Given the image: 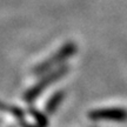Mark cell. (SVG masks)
Returning a JSON list of instances; mask_svg holds the SVG:
<instances>
[{"label": "cell", "instance_id": "1", "mask_svg": "<svg viewBox=\"0 0 127 127\" xmlns=\"http://www.w3.org/2000/svg\"><path fill=\"white\" fill-rule=\"evenodd\" d=\"M90 117L93 119H107V120L125 121L127 119V111L124 108H104L92 112Z\"/></svg>", "mask_w": 127, "mask_h": 127}]
</instances>
